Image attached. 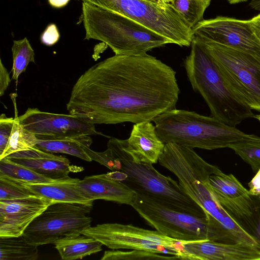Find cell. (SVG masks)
<instances>
[{
    "mask_svg": "<svg viewBox=\"0 0 260 260\" xmlns=\"http://www.w3.org/2000/svg\"><path fill=\"white\" fill-rule=\"evenodd\" d=\"M179 259L177 256L148 251L132 249L122 251L112 249L105 251L101 260H173Z\"/></svg>",
    "mask_w": 260,
    "mask_h": 260,
    "instance_id": "f1b7e54d",
    "label": "cell"
},
{
    "mask_svg": "<svg viewBox=\"0 0 260 260\" xmlns=\"http://www.w3.org/2000/svg\"><path fill=\"white\" fill-rule=\"evenodd\" d=\"M152 121L158 137L165 144L175 143L192 149L228 148L238 141L258 137L245 134L213 116L176 108L164 112Z\"/></svg>",
    "mask_w": 260,
    "mask_h": 260,
    "instance_id": "3957f363",
    "label": "cell"
},
{
    "mask_svg": "<svg viewBox=\"0 0 260 260\" xmlns=\"http://www.w3.org/2000/svg\"><path fill=\"white\" fill-rule=\"evenodd\" d=\"M38 247L28 242L23 235L0 237V260H36Z\"/></svg>",
    "mask_w": 260,
    "mask_h": 260,
    "instance_id": "603a6c76",
    "label": "cell"
},
{
    "mask_svg": "<svg viewBox=\"0 0 260 260\" xmlns=\"http://www.w3.org/2000/svg\"><path fill=\"white\" fill-rule=\"evenodd\" d=\"M11 82L10 75L0 59V95L3 96Z\"/></svg>",
    "mask_w": 260,
    "mask_h": 260,
    "instance_id": "836d02e7",
    "label": "cell"
},
{
    "mask_svg": "<svg viewBox=\"0 0 260 260\" xmlns=\"http://www.w3.org/2000/svg\"><path fill=\"white\" fill-rule=\"evenodd\" d=\"M249 193L255 196L260 195V169L256 173V175L249 182Z\"/></svg>",
    "mask_w": 260,
    "mask_h": 260,
    "instance_id": "e575fe53",
    "label": "cell"
},
{
    "mask_svg": "<svg viewBox=\"0 0 260 260\" xmlns=\"http://www.w3.org/2000/svg\"><path fill=\"white\" fill-rule=\"evenodd\" d=\"M15 107V117L12 131L7 146L0 155V160L16 152L30 149L38 142L36 136L25 130L20 123L17 111L15 98L12 96Z\"/></svg>",
    "mask_w": 260,
    "mask_h": 260,
    "instance_id": "cb8c5ba5",
    "label": "cell"
},
{
    "mask_svg": "<svg viewBox=\"0 0 260 260\" xmlns=\"http://www.w3.org/2000/svg\"><path fill=\"white\" fill-rule=\"evenodd\" d=\"M255 117L260 122V115H255Z\"/></svg>",
    "mask_w": 260,
    "mask_h": 260,
    "instance_id": "60d3db41",
    "label": "cell"
},
{
    "mask_svg": "<svg viewBox=\"0 0 260 260\" xmlns=\"http://www.w3.org/2000/svg\"><path fill=\"white\" fill-rule=\"evenodd\" d=\"M11 50L13 57L12 79L17 81L29 62L35 63V52L26 38L14 40Z\"/></svg>",
    "mask_w": 260,
    "mask_h": 260,
    "instance_id": "484cf974",
    "label": "cell"
},
{
    "mask_svg": "<svg viewBox=\"0 0 260 260\" xmlns=\"http://www.w3.org/2000/svg\"><path fill=\"white\" fill-rule=\"evenodd\" d=\"M128 17L180 46L191 45L192 29L171 4L161 5L145 0H81Z\"/></svg>",
    "mask_w": 260,
    "mask_h": 260,
    "instance_id": "52a82bcc",
    "label": "cell"
},
{
    "mask_svg": "<svg viewBox=\"0 0 260 260\" xmlns=\"http://www.w3.org/2000/svg\"><path fill=\"white\" fill-rule=\"evenodd\" d=\"M184 67L193 89L208 105L212 116L232 126L255 117L238 98L202 42L194 36Z\"/></svg>",
    "mask_w": 260,
    "mask_h": 260,
    "instance_id": "7a4b0ae2",
    "label": "cell"
},
{
    "mask_svg": "<svg viewBox=\"0 0 260 260\" xmlns=\"http://www.w3.org/2000/svg\"><path fill=\"white\" fill-rule=\"evenodd\" d=\"M198 38L240 101L252 110L260 112V57Z\"/></svg>",
    "mask_w": 260,
    "mask_h": 260,
    "instance_id": "ba28073f",
    "label": "cell"
},
{
    "mask_svg": "<svg viewBox=\"0 0 260 260\" xmlns=\"http://www.w3.org/2000/svg\"><path fill=\"white\" fill-rule=\"evenodd\" d=\"M228 148L233 149L250 165L254 173H256L260 169V137L238 141L231 144Z\"/></svg>",
    "mask_w": 260,
    "mask_h": 260,
    "instance_id": "83f0119b",
    "label": "cell"
},
{
    "mask_svg": "<svg viewBox=\"0 0 260 260\" xmlns=\"http://www.w3.org/2000/svg\"><path fill=\"white\" fill-rule=\"evenodd\" d=\"M53 203L36 194L0 200V237L22 235L31 221Z\"/></svg>",
    "mask_w": 260,
    "mask_h": 260,
    "instance_id": "9a60e30c",
    "label": "cell"
},
{
    "mask_svg": "<svg viewBox=\"0 0 260 260\" xmlns=\"http://www.w3.org/2000/svg\"><path fill=\"white\" fill-rule=\"evenodd\" d=\"M54 245L64 260L81 259L101 251L103 245L95 239L82 234L61 239Z\"/></svg>",
    "mask_w": 260,
    "mask_h": 260,
    "instance_id": "7402d4cb",
    "label": "cell"
},
{
    "mask_svg": "<svg viewBox=\"0 0 260 260\" xmlns=\"http://www.w3.org/2000/svg\"><path fill=\"white\" fill-rule=\"evenodd\" d=\"M85 39L101 41L116 55L140 56L171 43L166 38L121 14L83 2Z\"/></svg>",
    "mask_w": 260,
    "mask_h": 260,
    "instance_id": "277c9868",
    "label": "cell"
},
{
    "mask_svg": "<svg viewBox=\"0 0 260 260\" xmlns=\"http://www.w3.org/2000/svg\"><path fill=\"white\" fill-rule=\"evenodd\" d=\"M195 37L260 57V42L254 35L248 20L225 16L203 19L193 28Z\"/></svg>",
    "mask_w": 260,
    "mask_h": 260,
    "instance_id": "4fadbf2b",
    "label": "cell"
},
{
    "mask_svg": "<svg viewBox=\"0 0 260 260\" xmlns=\"http://www.w3.org/2000/svg\"><path fill=\"white\" fill-rule=\"evenodd\" d=\"M107 148L121 163L120 171L125 174L122 182L136 193L151 196L175 208L206 216L204 210L185 193L179 182L160 174L152 164L134 158L125 148L123 140L111 138Z\"/></svg>",
    "mask_w": 260,
    "mask_h": 260,
    "instance_id": "5b68a950",
    "label": "cell"
},
{
    "mask_svg": "<svg viewBox=\"0 0 260 260\" xmlns=\"http://www.w3.org/2000/svg\"><path fill=\"white\" fill-rule=\"evenodd\" d=\"M211 0H172L170 4L192 29L203 19Z\"/></svg>",
    "mask_w": 260,
    "mask_h": 260,
    "instance_id": "4316f807",
    "label": "cell"
},
{
    "mask_svg": "<svg viewBox=\"0 0 260 260\" xmlns=\"http://www.w3.org/2000/svg\"><path fill=\"white\" fill-rule=\"evenodd\" d=\"M6 157L53 179H63L69 177L71 172L84 170L82 167L71 165L65 157L54 155L36 147L14 152Z\"/></svg>",
    "mask_w": 260,
    "mask_h": 260,
    "instance_id": "e0dca14e",
    "label": "cell"
},
{
    "mask_svg": "<svg viewBox=\"0 0 260 260\" xmlns=\"http://www.w3.org/2000/svg\"><path fill=\"white\" fill-rule=\"evenodd\" d=\"M14 118L7 117L5 114L0 116V155L5 149L9 140Z\"/></svg>",
    "mask_w": 260,
    "mask_h": 260,
    "instance_id": "1f68e13d",
    "label": "cell"
},
{
    "mask_svg": "<svg viewBox=\"0 0 260 260\" xmlns=\"http://www.w3.org/2000/svg\"><path fill=\"white\" fill-rule=\"evenodd\" d=\"M123 143L126 150L134 158L152 165L158 162L165 146L151 121L134 124L129 137L123 140Z\"/></svg>",
    "mask_w": 260,
    "mask_h": 260,
    "instance_id": "d6986e66",
    "label": "cell"
},
{
    "mask_svg": "<svg viewBox=\"0 0 260 260\" xmlns=\"http://www.w3.org/2000/svg\"><path fill=\"white\" fill-rule=\"evenodd\" d=\"M36 137L38 142L35 147L41 150L50 153H65L87 161H92L84 150L85 147H90L92 143L89 135L75 137Z\"/></svg>",
    "mask_w": 260,
    "mask_h": 260,
    "instance_id": "44dd1931",
    "label": "cell"
},
{
    "mask_svg": "<svg viewBox=\"0 0 260 260\" xmlns=\"http://www.w3.org/2000/svg\"><path fill=\"white\" fill-rule=\"evenodd\" d=\"M19 119L25 130L36 136L75 137L100 134L94 124L70 114L52 113L28 108Z\"/></svg>",
    "mask_w": 260,
    "mask_h": 260,
    "instance_id": "5bb4252c",
    "label": "cell"
},
{
    "mask_svg": "<svg viewBox=\"0 0 260 260\" xmlns=\"http://www.w3.org/2000/svg\"><path fill=\"white\" fill-rule=\"evenodd\" d=\"M249 5L251 8L260 11V0H251Z\"/></svg>",
    "mask_w": 260,
    "mask_h": 260,
    "instance_id": "74e56055",
    "label": "cell"
},
{
    "mask_svg": "<svg viewBox=\"0 0 260 260\" xmlns=\"http://www.w3.org/2000/svg\"><path fill=\"white\" fill-rule=\"evenodd\" d=\"M84 150L92 160L97 161L112 171H120L121 163L109 148H107L105 151L99 152L91 150L89 147H86Z\"/></svg>",
    "mask_w": 260,
    "mask_h": 260,
    "instance_id": "4dcf8cb0",
    "label": "cell"
},
{
    "mask_svg": "<svg viewBox=\"0 0 260 260\" xmlns=\"http://www.w3.org/2000/svg\"><path fill=\"white\" fill-rule=\"evenodd\" d=\"M257 197L260 202V195L258 196ZM256 239L260 243V217L258 220L256 229Z\"/></svg>",
    "mask_w": 260,
    "mask_h": 260,
    "instance_id": "ab89813d",
    "label": "cell"
},
{
    "mask_svg": "<svg viewBox=\"0 0 260 260\" xmlns=\"http://www.w3.org/2000/svg\"><path fill=\"white\" fill-rule=\"evenodd\" d=\"M35 194L19 180L0 175V200L22 198Z\"/></svg>",
    "mask_w": 260,
    "mask_h": 260,
    "instance_id": "f546056e",
    "label": "cell"
},
{
    "mask_svg": "<svg viewBox=\"0 0 260 260\" xmlns=\"http://www.w3.org/2000/svg\"><path fill=\"white\" fill-rule=\"evenodd\" d=\"M82 234L111 249H135L177 256L183 259V242L133 224L106 223L89 226Z\"/></svg>",
    "mask_w": 260,
    "mask_h": 260,
    "instance_id": "30bf717a",
    "label": "cell"
},
{
    "mask_svg": "<svg viewBox=\"0 0 260 260\" xmlns=\"http://www.w3.org/2000/svg\"><path fill=\"white\" fill-rule=\"evenodd\" d=\"M76 187L86 198L93 201L103 200L131 206L136 195L134 190L107 173L86 176L77 182Z\"/></svg>",
    "mask_w": 260,
    "mask_h": 260,
    "instance_id": "ac0fdd59",
    "label": "cell"
},
{
    "mask_svg": "<svg viewBox=\"0 0 260 260\" xmlns=\"http://www.w3.org/2000/svg\"><path fill=\"white\" fill-rule=\"evenodd\" d=\"M93 206L79 203L54 202L36 217L23 236L38 246L54 244L64 238L80 234L91 226L87 215Z\"/></svg>",
    "mask_w": 260,
    "mask_h": 260,
    "instance_id": "9c48e42d",
    "label": "cell"
},
{
    "mask_svg": "<svg viewBox=\"0 0 260 260\" xmlns=\"http://www.w3.org/2000/svg\"><path fill=\"white\" fill-rule=\"evenodd\" d=\"M248 21L254 35L260 42V13Z\"/></svg>",
    "mask_w": 260,
    "mask_h": 260,
    "instance_id": "d590c367",
    "label": "cell"
},
{
    "mask_svg": "<svg viewBox=\"0 0 260 260\" xmlns=\"http://www.w3.org/2000/svg\"><path fill=\"white\" fill-rule=\"evenodd\" d=\"M176 74L147 54H115L80 76L67 109L94 124L152 121L176 109L180 92Z\"/></svg>",
    "mask_w": 260,
    "mask_h": 260,
    "instance_id": "6da1fadb",
    "label": "cell"
},
{
    "mask_svg": "<svg viewBox=\"0 0 260 260\" xmlns=\"http://www.w3.org/2000/svg\"><path fill=\"white\" fill-rule=\"evenodd\" d=\"M131 206L149 225L168 237L183 242L210 240L220 242L207 216L175 208L142 193H136Z\"/></svg>",
    "mask_w": 260,
    "mask_h": 260,
    "instance_id": "8992f818",
    "label": "cell"
},
{
    "mask_svg": "<svg viewBox=\"0 0 260 260\" xmlns=\"http://www.w3.org/2000/svg\"><path fill=\"white\" fill-rule=\"evenodd\" d=\"M59 37L60 35L56 25L51 23L48 25L41 35V41L43 44L51 46L58 42Z\"/></svg>",
    "mask_w": 260,
    "mask_h": 260,
    "instance_id": "d6a6232c",
    "label": "cell"
},
{
    "mask_svg": "<svg viewBox=\"0 0 260 260\" xmlns=\"http://www.w3.org/2000/svg\"><path fill=\"white\" fill-rule=\"evenodd\" d=\"M70 0H48L49 4L55 8H60L66 6Z\"/></svg>",
    "mask_w": 260,
    "mask_h": 260,
    "instance_id": "8d00e7d4",
    "label": "cell"
},
{
    "mask_svg": "<svg viewBox=\"0 0 260 260\" xmlns=\"http://www.w3.org/2000/svg\"><path fill=\"white\" fill-rule=\"evenodd\" d=\"M209 185L215 199L229 216L256 239L260 217V202L232 174L210 176Z\"/></svg>",
    "mask_w": 260,
    "mask_h": 260,
    "instance_id": "8fae6325",
    "label": "cell"
},
{
    "mask_svg": "<svg viewBox=\"0 0 260 260\" xmlns=\"http://www.w3.org/2000/svg\"><path fill=\"white\" fill-rule=\"evenodd\" d=\"M80 179L70 177L46 183H26L23 184L34 194L54 202L79 203L93 206V201L86 198L77 188Z\"/></svg>",
    "mask_w": 260,
    "mask_h": 260,
    "instance_id": "ffe728a7",
    "label": "cell"
},
{
    "mask_svg": "<svg viewBox=\"0 0 260 260\" xmlns=\"http://www.w3.org/2000/svg\"><path fill=\"white\" fill-rule=\"evenodd\" d=\"M186 192L204 210L216 230L220 243H240L260 249V243L241 228L217 202L208 180L202 178L192 179L187 186Z\"/></svg>",
    "mask_w": 260,
    "mask_h": 260,
    "instance_id": "7c38bea8",
    "label": "cell"
},
{
    "mask_svg": "<svg viewBox=\"0 0 260 260\" xmlns=\"http://www.w3.org/2000/svg\"><path fill=\"white\" fill-rule=\"evenodd\" d=\"M185 260H260V249L249 245L210 240L183 242Z\"/></svg>",
    "mask_w": 260,
    "mask_h": 260,
    "instance_id": "2e32d148",
    "label": "cell"
},
{
    "mask_svg": "<svg viewBox=\"0 0 260 260\" xmlns=\"http://www.w3.org/2000/svg\"><path fill=\"white\" fill-rule=\"evenodd\" d=\"M0 175L31 183L50 182L59 180L42 175L27 167L14 162L7 157L0 160Z\"/></svg>",
    "mask_w": 260,
    "mask_h": 260,
    "instance_id": "d4e9b609",
    "label": "cell"
},
{
    "mask_svg": "<svg viewBox=\"0 0 260 260\" xmlns=\"http://www.w3.org/2000/svg\"><path fill=\"white\" fill-rule=\"evenodd\" d=\"M153 3L161 5H167L170 4L172 0H145Z\"/></svg>",
    "mask_w": 260,
    "mask_h": 260,
    "instance_id": "f35d334b",
    "label": "cell"
}]
</instances>
